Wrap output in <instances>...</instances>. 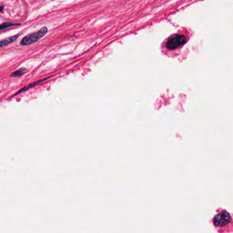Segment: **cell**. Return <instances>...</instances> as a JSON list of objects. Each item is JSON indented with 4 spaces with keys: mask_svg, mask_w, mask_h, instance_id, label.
Wrapping results in <instances>:
<instances>
[{
    "mask_svg": "<svg viewBox=\"0 0 233 233\" xmlns=\"http://www.w3.org/2000/svg\"><path fill=\"white\" fill-rule=\"evenodd\" d=\"M19 36H20V34H18V35H14L13 36H10V37H9V38L0 40V47H3V46L8 45L9 44H10V43L13 42Z\"/></svg>",
    "mask_w": 233,
    "mask_h": 233,
    "instance_id": "obj_5",
    "label": "cell"
},
{
    "mask_svg": "<svg viewBox=\"0 0 233 233\" xmlns=\"http://www.w3.org/2000/svg\"><path fill=\"white\" fill-rule=\"evenodd\" d=\"M232 222V217L230 213L226 211H222L214 217L213 219V224L216 228H222L226 227Z\"/></svg>",
    "mask_w": 233,
    "mask_h": 233,
    "instance_id": "obj_1",
    "label": "cell"
},
{
    "mask_svg": "<svg viewBox=\"0 0 233 233\" xmlns=\"http://www.w3.org/2000/svg\"><path fill=\"white\" fill-rule=\"evenodd\" d=\"M187 42V38L183 34H176L167 40L166 47L172 50L179 48V46L183 45Z\"/></svg>",
    "mask_w": 233,
    "mask_h": 233,
    "instance_id": "obj_3",
    "label": "cell"
},
{
    "mask_svg": "<svg viewBox=\"0 0 233 233\" xmlns=\"http://www.w3.org/2000/svg\"><path fill=\"white\" fill-rule=\"evenodd\" d=\"M26 69L24 68H19V69H18L17 70L14 71V73H12L11 74V77H21L22 76L23 74L26 73Z\"/></svg>",
    "mask_w": 233,
    "mask_h": 233,
    "instance_id": "obj_6",
    "label": "cell"
},
{
    "mask_svg": "<svg viewBox=\"0 0 233 233\" xmlns=\"http://www.w3.org/2000/svg\"><path fill=\"white\" fill-rule=\"evenodd\" d=\"M48 79H49V77H46V78H45V79H40V80H38V81H36V82H34V83H31V84H30V85H28V86H26L23 87V88H21V89L20 90H18V92H17L16 93H15V94H14L13 96H12V97H14V96H17V95H18V94H21V92H24V91H26V90H30V89H31L32 88H33V87H34L35 86L38 85V83H41L42 82H44V81L47 80Z\"/></svg>",
    "mask_w": 233,
    "mask_h": 233,
    "instance_id": "obj_4",
    "label": "cell"
},
{
    "mask_svg": "<svg viewBox=\"0 0 233 233\" xmlns=\"http://www.w3.org/2000/svg\"><path fill=\"white\" fill-rule=\"evenodd\" d=\"M48 29L47 27H43L41 29L36 31L34 33L30 34L29 35L25 36L24 38L21 40L20 45H31L32 43H34L39 40L42 37L44 36L45 34L47 33Z\"/></svg>",
    "mask_w": 233,
    "mask_h": 233,
    "instance_id": "obj_2",
    "label": "cell"
},
{
    "mask_svg": "<svg viewBox=\"0 0 233 233\" xmlns=\"http://www.w3.org/2000/svg\"><path fill=\"white\" fill-rule=\"evenodd\" d=\"M19 24H17V23H8V22H6V23H3L2 24H0V30H4L5 28H7V27H9L10 26H18Z\"/></svg>",
    "mask_w": 233,
    "mask_h": 233,
    "instance_id": "obj_7",
    "label": "cell"
},
{
    "mask_svg": "<svg viewBox=\"0 0 233 233\" xmlns=\"http://www.w3.org/2000/svg\"><path fill=\"white\" fill-rule=\"evenodd\" d=\"M3 8H4V6H0V12L2 11Z\"/></svg>",
    "mask_w": 233,
    "mask_h": 233,
    "instance_id": "obj_8",
    "label": "cell"
}]
</instances>
